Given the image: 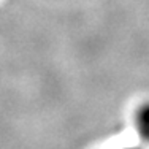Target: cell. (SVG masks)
I'll use <instances>...</instances> for the list:
<instances>
[{
  "label": "cell",
  "instance_id": "obj_1",
  "mask_svg": "<svg viewBox=\"0 0 149 149\" xmlns=\"http://www.w3.org/2000/svg\"><path fill=\"white\" fill-rule=\"evenodd\" d=\"M135 132L144 146H149V103H144L135 113Z\"/></svg>",
  "mask_w": 149,
  "mask_h": 149
},
{
  "label": "cell",
  "instance_id": "obj_3",
  "mask_svg": "<svg viewBox=\"0 0 149 149\" xmlns=\"http://www.w3.org/2000/svg\"><path fill=\"white\" fill-rule=\"evenodd\" d=\"M148 148H149V146H148Z\"/></svg>",
  "mask_w": 149,
  "mask_h": 149
},
{
  "label": "cell",
  "instance_id": "obj_2",
  "mask_svg": "<svg viewBox=\"0 0 149 149\" xmlns=\"http://www.w3.org/2000/svg\"><path fill=\"white\" fill-rule=\"evenodd\" d=\"M125 149H141V148H125Z\"/></svg>",
  "mask_w": 149,
  "mask_h": 149
}]
</instances>
